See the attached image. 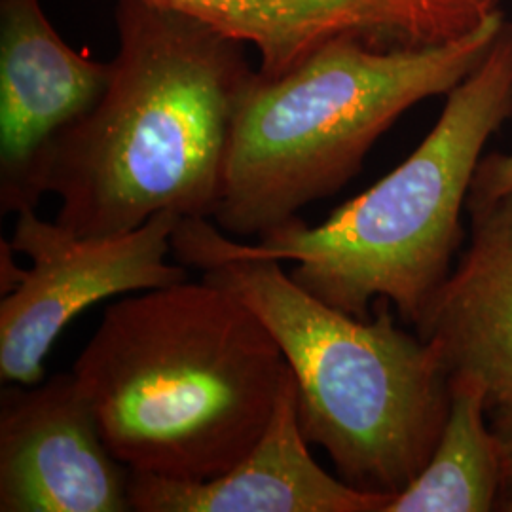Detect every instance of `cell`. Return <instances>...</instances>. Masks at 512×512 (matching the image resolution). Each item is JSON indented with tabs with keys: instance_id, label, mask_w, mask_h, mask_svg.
Here are the masks:
<instances>
[{
	"instance_id": "obj_1",
	"label": "cell",
	"mask_w": 512,
	"mask_h": 512,
	"mask_svg": "<svg viewBox=\"0 0 512 512\" xmlns=\"http://www.w3.org/2000/svg\"><path fill=\"white\" fill-rule=\"evenodd\" d=\"M118 54L97 105L48 152L42 196L76 236L126 234L158 213L215 219L239 105L255 80L245 44L152 0H118Z\"/></svg>"
},
{
	"instance_id": "obj_9",
	"label": "cell",
	"mask_w": 512,
	"mask_h": 512,
	"mask_svg": "<svg viewBox=\"0 0 512 512\" xmlns=\"http://www.w3.org/2000/svg\"><path fill=\"white\" fill-rule=\"evenodd\" d=\"M110 63L73 50L40 0H0V209H37L55 141L107 90Z\"/></svg>"
},
{
	"instance_id": "obj_13",
	"label": "cell",
	"mask_w": 512,
	"mask_h": 512,
	"mask_svg": "<svg viewBox=\"0 0 512 512\" xmlns=\"http://www.w3.org/2000/svg\"><path fill=\"white\" fill-rule=\"evenodd\" d=\"M512 192V152L490 154L476 169L469 202H490Z\"/></svg>"
},
{
	"instance_id": "obj_12",
	"label": "cell",
	"mask_w": 512,
	"mask_h": 512,
	"mask_svg": "<svg viewBox=\"0 0 512 512\" xmlns=\"http://www.w3.org/2000/svg\"><path fill=\"white\" fill-rule=\"evenodd\" d=\"M505 488L507 467L484 393L450 382V408L437 446L385 512L494 511Z\"/></svg>"
},
{
	"instance_id": "obj_2",
	"label": "cell",
	"mask_w": 512,
	"mask_h": 512,
	"mask_svg": "<svg viewBox=\"0 0 512 512\" xmlns=\"http://www.w3.org/2000/svg\"><path fill=\"white\" fill-rule=\"evenodd\" d=\"M73 372L131 473L209 480L255 448L289 365L239 296L184 279L110 304Z\"/></svg>"
},
{
	"instance_id": "obj_15",
	"label": "cell",
	"mask_w": 512,
	"mask_h": 512,
	"mask_svg": "<svg viewBox=\"0 0 512 512\" xmlns=\"http://www.w3.org/2000/svg\"><path fill=\"white\" fill-rule=\"evenodd\" d=\"M507 497H505V501L501 503L503 507H501V511H509L512 512V471L509 473V476H507Z\"/></svg>"
},
{
	"instance_id": "obj_14",
	"label": "cell",
	"mask_w": 512,
	"mask_h": 512,
	"mask_svg": "<svg viewBox=\"0 0 512 512\" xmlns=\"http://www.w3.org/2000/svg\"><path fill=\"white\" fill-rule=\"evenodd\" d=\"M490 423H492L495 437L499 440V446L505 458L507 476H509L512 471V403L490 410Z\"/></svg>"
},
{
	"instance_id": "obj_11",
	"label": "cell",
	"mask_w": 512,
	"mask_h": 512,
	"mask_svg": "<svg viewBox=\"0 0 512 512\" xmlns=\"http://www.w3.org/2000/svg\"><path fill=\"white\" fill-rule=\"evenodd\" d=\"M467 211V249L414 329L450 382L475 385L494 410L512 403V192Z\"/></svg>"
},
{
	"instance_id": "obj_3",
	"label": "cell",
	"mask_w": 512,
	"mask_h": 512,
	"mask_svg": "<svg viewBox=\"0 0 512 512\" xmlns=\"http://www.w3.org/2000/svg\"><path fill=\"white\" fill-rule=\"evenodd\" d=\"M512 116V25L505 21L490 54L446 95L435 128L403 164L319 226L300 217L243 245L209 219L177 224L179 264L203 256L293 260L294 283L336 310L366 319L389 302L416 327L454 268L482 150Z\"/></svg>"
},
{
	"instance_id": "obj_8",
	"label": "cell",
	"mask_w": 512,
	"mask_h": 512,
	"mask_svg": "<svg viewBox=\"0 0 512 512\" xmlns=\"http://www.w3.org/2000/svg\"><path fill=\"white\" fill-rule=\"evenodd\" d=\"M253 46L262 78L291 73L336 40L418 50L463 37L501 0H152Z\"/></svg>"
},
{
	"instance_id": "obj_6",
	"label": "cell",
	"mask_w": 512,
	"mask_h": 512,
	"mask_svg": "<svg viewBox=\"0 0 512 512\" xmlns=\"http://www.w3.org/2000/svg\"><path fill=\"white\" fill-rule=\"evenodd\" d=\"M10 241L31 266L0 302V378L4 384L44 380V361L63 329L105 298L167 287L186 279L183 264H169L171 238L181 222L158 213L143 226L101 238L71 230L21 209Z\"/></svg>"
},
{
	"instance_id": "obj_7",
	"label": "cell",
	"mask_w": 512,
	"mask_h": 512,
	"mask_svg": "<svg viewBox=\"0 0 512 512\" xmlns=\"http://www.w3.org/2000/svg\"><path fill=\"white\" fill-rule=\"evenodd\" d=\"M129 471L110 452L74 372L0 395V512H126Z\"/></svg>"
},
{
	"instance_id": "obj_5",
	"label": "cell",
	"mask_w": 512,
	"mask_h": 512,
	"mask_svg": "<svg viewBox=\"0 0 512 512\" xmlns=\"http://www.w3.org/2000/svg\"><path fill=\"white\" fill-rule=\"evenodd\" d=\"M505 21L499 10L463 37L418 50L336 40L279 78L256 71L234 122L217 226L260 238L336 194L406 110L475 71Z\"/></svg>"
},
{
	"instance_id": "obj_4",
	"label": "cell",
	"mask_w": 512,
	"mask_h": 512,
	"mask_svg": "<svg viewBox=\"0 0 512 512\" xmlns=\"http://www.w3.org/2000/svg\"><path fill=\"white\" fill-rule=\"evenodd\" d=\"M190 268L239 296L274 334L291 366L298 420L336 475L372 494L397 495L431 458L450 408L439 351L395 323L336 310L294 283L279 260L203 256Z\"/></svg>"
},
{
	"instance_id": "obj_10",
	"label": "cell",
	"mask_w": 512,
	"mask_h": 512,
	"mask_svg": "<svg viewBox=\"0 0 512 512\" xmlns=\"http://www.w3.org/2000/svg\"><path fill=\"white\" fill-rule=\"evenodd\" d=\"M128 494L137 512H385L395 497L357 490L311 458L291 366L266 431L230 471L209 480L129 473Z\"/></svg>"
}]
</instances>
